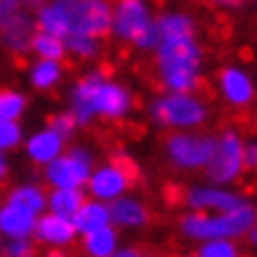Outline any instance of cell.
Instances as JSON below:
<instances>
[{"mask_svg": "<svg viewBox=\"0 0 257 257\" xmlns=\"http://www.w3.org/2000/svg\"><path fill=\"white\" fill-rule=\"evenodd\" d=\"M158 18L148 0H115L112 5V35L122 43L135 45L145 33L155 28Z\"/></svg>", "mask_w": 257, "mask_h": 257, "instance_id": "ba28073f", "label": "cell"}, {"mask_svg": "<svg viewBox=\"0 0 257 257\" xmlns=\"http://www.w3.org/2000/svg\"><path fill=\"white\" fill-rule=\"evenodd\" d=\"M5 202L18 205V207H23V210H28V212L38 215V217L45 215V210H48V195H45V190L40 185H33V182H25V185L13 187L8 192V200Z\"/></svg>", "mask_w": 257, "mask_h": 257, "instance_id": "d6986e66", "label": "cell"}, {"mask_svg": "<svg viewBox=\"0 0 257 257\" xmlns=\"http://www.w3.org/2000/svg\"><path fill=\"white\" fill-rule=\"evenodd\" d=\"M217 8H225V10H237L245 5V0H212Z\"/></svg>", "mask_w": 257, "mask_h": 257, "instance_id": "1f68e13d", "label": "cell"}, {"mask_svg": "<svg viewBox=\"0 0 257 257\" xmlns=\"http://www.w3.org/2000/svg\"><path fill=\"white\" fill-rule=\"evenodd\" d=\"M158 30H160V43L195 38V20L185 13H163L158 15Z\"/></svg>", "mask_w": 257, "mask_h": 257, "instance_id": "ffe728a7", "label": "cell"}, {"mask_svg": "<svg viewBox=\"0 0 257 257\" xmlns=\"http://www.w3.org/2000/svg\"><path fill=\"white\" fill-rule=\"evenodd\" d=\"M155 60L160 83L168 92H195L200 87L202 50L197 45V38L163 40Z\"/></svg>", "mask_w": 257, "mask_h": 257, "instance_id": "3957f363", "label": "cell"}, {"mask_svg": "<svg viewBox=\"0 0 257 257\" xmlns=\"http://www.w3.org/2000/svg\"><path fill=\"white\" fill-rule=\"evenodd\" d=\"M112 257H140V252H138V250H133V247H120Z\"/></svg>", "mask_w": 257, "mask_h": 257, "instance_id": "836d02e7", "label": "cell"}, {"mask_svg": "<svg viewBox=\"0 0 257 257\" xmlns=\"http://www.w3.org/2000/svg\"><path fill=\"white\" fill-rule=\"evenodd\" d=\"M217 150V138L200 133H172L165 143V153L180 170H205Z\"/></svg>", "mask_w": 257, "mask_h": 257, "instance_id": "8992f818", "label": "cell"}, {"mask_svg": "<svg viewBox=\"0 0 257 257\" xmlns=\"http://www.w3.org/2000/svg\"><path fill=\"white\" fill-rule=\"evenodd\" d=\"M75 222V230L78 235H90L95 230H102V227H110L112 225V212H110V205L107 202H100L95 197L85 200V205L78 210V215L73 217Z\"/></svg>", "mask_w": 257, "mask_h": 257, "instance_id": "e0dca14e", "label": "cell"}, {"mask_svg": "<svg viewBox=\"0 0 257 257\" xmlns=\"http://www.w3.org/2000/svg\"><path fill=\"white\" fill-rule=\"evenodd\" d=\"M8 175V160H5V155L0 158V177H5Z\"/></svg>", "mask_w": 257, "mask_h": 257, "instance_id": "e575fe53", "label": "cell"}, {"mask_svg": "<svg viewBox=\"0 0 257 257\" xmlns=\"http://www.w3.org/2000/svg\"><path fill=\"white\" fill-rule=\"evenodd\" d=\"M257 227V207L252 202H242L230 212H187L180 220V230L185 237L207 242V240H235L250 235Z\"/></svg>", "mask_w": 257, "mask_h": 257, "instance_id": "277c9868", "label": "cell"}, {"mask_svg": "<svg viewBox=\"0 0 257 257\" xmlns=\"http://www.w3.org/2000/svg\"><path fill=\"white\" fill-rule=\"evenodd\" d=\"M45 257H68V255H65L63 250H50V252H48Z\"/></svg>", "mask_w": 257, "mask_h": 257, "instance_id": "d590c367", "label": "cell"}, {"mask_svg": "<svg viewBox=\"0 0 257 257\" xmlns=\"http://www.w3.org/2000/svg\"><path fill=\"white\" fill-rule=\"evenodd\" d=\"M23 140V127L18 120H0V150L8 153V150H15Z\"/></svg>", "mask_w": 257, "mask_h": 257, "instance_id": "83f0119b", "label": "cell"}, {"mask_svg": "<svg viewBox=\"0 0 257 257\" xmlns=\"http://www.w3.org/2000/svg\"><path fill=\"white\" fill-rule=\"evenodd\" d=\"M130 182H133L130 168L115 160V163H105L92 170L90 180H87V192H90V197L112 205L115 200L125 197V192L130 190Z\"/></svg>", "mask_w": 257, "mask_h": 257, "instance_id": "30bf717a", "label": "cell"}, {"mask_svg": "<svg viewBox=\"0 0 257 257\" xmlns=\"http://www.w3.org/2000/svg\"><path fill=\"white\" fill-rule=\"evenodd\" d=\"M48 127H53L55 133H60V135L68 140V138H73V133H75L80 125H78L75 115L68 110V112H58V115H53V117H50V122H48Z\"/></svg>", "mask_w": 257, "mask_h": 257, "instance_id": "f1b7e54d", "label": "cell"}, {"mask_svg": "<svg viewBox=\"0 0 257 257\" xmlns=\"http://www.w3.org/2000/svg\"><path fill=\"white\" fill-rule=\"evenodd\" d=\"M3 257H35V247L30 240H8L3 247Z\"/></svg>", "mask_w": 257, "mask_h": 257, "instance_id": "f546056e", "label": "cell"}, {"mask_svg": "<svg viewBox=\"0 0 257 257\" xmlns=\"http://www.w3.org/2000/svg\"><path fill=\"white\" fill-rule=\"evenodd\" d=\"M35 18L40 30L63 40L73 35L102 38L112 30V5L107 0H48Z\"/></svg>", "mask_w": 257, "mask_h": 257, "instance_id": "6da1fadb", "label": "cell"}, {"mask_svg": "<svg viewBox=\"0 0 257 257\" xmlns=\"http://www.w3.org/2000/svg\"><path fill=\"white\" fill-rule=\"evenodd\" d=\"M40 60H63L68 48H65V40L53 35V33H45V30H38L35 38H33V48H30Z\"/></svg>", "mask_w": 257, "mask_h": 257, "instance_id": "cb8c5ba5", "label": "cell"}, {"mask_svg": "<svg viewBox=\"0 0 257 257\" xmlns=\"http://www.w3.org/2000/svg\"><path fill=\"white\" fill-rule=\"evenodd\" d=\"M38 215L5 202L0 207V232L5 240H30V235H35L38 230Z\"/></svg>", "mask_w": 257, "mask_h": 257, "instance_id": "9a60e30c", "label": "cell"}, {"mask_svg": "<svg viewBox=\"0 0 257 257\" xmlns=\"http://www.w3.org/2000/svg\"><path fill=\"white\" fill-rule=\"evenodd\" d=\"M92 155L85 148H73L45 165V182L53 190H83L92 175Z\"/></svg>", "mask_w": 257, "mask_h": 257, "instance_id": "52a82bcc", "label": "cell"}, {"mask_svg": "<svg viewBox=\"0 0 257 257\" xmlns=\"http://www.w3.org/2000/svg\"><path fill=\"white\" fill-rule=\"evenodd\" d=\"M217 87H220V95L225 97V102L232 107H247L257 95V85L252 83L250 73L242 70L240 65L222 68L217 75Z\"/></svg>", "mask_w": 257, "mask_h": 257, "instance_id": "7c38bea8", "label": "cell"}, {"mask_svg": "<svg viewBox=\"0 0 257 257\" xmlns=\"http://www.w3.org/2000/svg\"><path fill=\"white\" fill-rule=\"evenodd\" d=\"M195 257H242L235 240H207L200 242Z\"/></svg>", "mask_w": 257, "mask_h": 257, "instance_id": "4316f807", "label": "cell"}, {"mask_svg": "<svg viewBox=\"0 0 257 257\" xmlns=\"http://www.w3.org/2000/svg\"><path fill=\"white\" fill-rule=\"evenodd\" d=\"M25 95L18 90H3L0 92V120H20L25 112Z\"/></svg>", "mask_w": 257, "mask_h": 257, "instance_id": "d4e9b609", "label": "cell"}, {"mask_svg": "<svg viewBox=\"0 0 257 257\" xmlns=\"http://www.w3.org/2000/svg\"><path fill=\"white\" fill-rule=\"evenodd\" d=\"M65 48L68 53H73L75 58H83L90 60L100 53V38H92V35H73V38H65Z\"/></svg>", "mask_w": 257, "mask_h": 257, "instance_id": "484cf974", "label": "cell"}, {"mask_svg": "<svg viewBox=\"0 0 257 257\" xmlns=\"http://www.w3.org/2000/svg\"><path fill=\"white\" fill-rule=\"evenodd\" d=\"M133 110V95L127 87L105 78V73L92 70L70 92V112L75 115L78 125H90L92 117L120 120Z\"/></svg>", "mask_w": 257, "mask_h": 257, "instance_id": "7a4b0ae2", "label": "cell"}, {"mask_svg": "<svg viewBox=\"0 0 257 257\" xmlns=\"http://www.w3.org/2000/svg\"><path fill=\"white\" fill-rule=\"evenodd\" d=\"M85 195L83 190H50L48 195V212L60 215V217H75L78 210L85 205Z\"/></svg>", "mask_w": 257, "mask_h": 257, "instance_id": "7402d4cb", "label": "cell"}, {"mask_svg": "<svg viewBox=\"0 0 257 257\" xmlns=\"http://www.w3.org/2000/svg\"><path fill=\"white\" fill-rule=\"evenodd\" d=\"M245 202L242 195L225 190L222 185H195L185 192V205L195 212H230Z\"/></svg>", "mask_w": 257, "mask_h": 257, "instance_id": "8fae6325", "label": "cell"}, {"mask_svg": "<svg viewBox=\"0 0 257 257\" xmlns=\"http://www.w3.org/2000/svg\"><path fill=\"white\" fill-rule=\"evenodd\" d=\"M245 168L247 170H257V140L245 143Z\"/></svg>", "mask_w": 257, "mask_h": 257, "instance_id": "4dcf8cb0", "label": "cell"}, {"mask_svg": "<svg viewBox=\"0 0 257 257\" xmlns=\"http://www.w3.org/2000/svg\"><path fill=\"white\" fill-rule=\"evenodd\" d=\"M75 235H78V230H75V222L70 217H60V215L45 212L38 220L35 237H38V242H43L48 247H65V245H70L75 240Z\"/></svg>", "mask_w": 257, "mask_h": 257, "instance_id": "2e32d148", "label": "cell"}, {"mask_svg": "<svg viewBox=\"0 0 257 257\" xmlns=\"http://www.w3.org/2000/svg\"><path fill=\"white\" fill-rule=\"evenodd\" d=\"M185 257H190V255H185Z\"/></svg>", "mask_w": 257, "mask_h": 257, "instance_id": "f35d334b", "label": "cell"}, {"mask_svg": "<svg viewBox=\"0 0 257 257\" xmlns=\"http://www.w3.org/2000/svg\"><path fill=\"white\" fill-rule=\"evenodd\" d=\"M140 257H155V255H140Z\"/></svg>", "mask_w": 257, "mask_h": 257, "instance_id": "74e56055", "label": "cell"}, {"mask_svg": "<svg viewBox=\"0 0 257 257\" xmlns=\"http://www.w3.org/2000/svg\"><path fill=\"white\" fill-rule=\"evenodd\" d=\"M63 150H65V138L53 127H43L25 140V155L35 165H50L63 155Z\"/></svg>", "mask_w": 257, "mask_h": 257, "instance_id": "5bb4252c", "label": "cell"}, {"mask_svg": "<svg viewBox=\"0 0 257 257\" xmlns=\"http://www.w3.org/2000/svg\"><path fill=\"white\" fill-rule=\"evenodd\" d=\"M0 28H3V45L10 53H28L33 48V38L40 30L38 28V18H33L28 10H20L15 15L0 18Z\"/></svg>", "mask_w": 257, "mask_h": 257, "instance_id": "4fadbf2b", "label": "cell"}, {"mask_svg": "<svg viewBox=\"0 0 257 257\" xmlns=\"http://www.w3.org/2000/svg\"><path fill=\"white\" fill-rule=\"evenodd\" d=\"M245 168V143L237 133L227 130L217 138V150L210 160V165L205 168V175L212 185H230L235 182Z\"/></svg>", "mask_w": 257, "mask_h": 257, "instance_id": "9c48e42d", "label": "cell"}, {"mask_svg": "<svg viewBox=\"0 0 257 257\" xmlns=\"http://www.w3.org/2000/svg\"><path fill=\"white\" fill-rule=\"evenodd\" d=\"M18 3H20V8H23V10H35V13H38L48 0H18Z\"/></svg>", "mask_w": 257, "mask_h": 257, "instance_id": "d6a6232c", "label": "cell"}, {"mask_svg": "<svg viewBox=\"0 0 257 257\" xmlns=\"http://www.w3.org/2000/svg\"><path fill=\"white\" fill-rule=\"evenodd\" d=\"M83 250L87 257H112L120 247H117V230L115 225L95 230L90 235H83Z\"/></svg>", "mask_w": 257, "mask_h": 257, "instance_id": "44dd1931", "label": "cell"}, {"mask_svg": "<svg viewBox=\"0 0 257 257\" xmlns=\"http://www.w3.org/2000/svg\"><path fill=\"white\" fill-rule=\"evenodd\" d=\"M30 85L35 90H50L63 78V60H35L30 65Z\"/></svg>", "mask_w": 257, "mask_h": 257, "instance_id": "603a6c76", "label": "cell"}, {"mask_svg": "<svg viewBox=\"0 0 257 257\" xmlns=\"http://www.w3.org/2000/svg\"><path fill=\"white\" fill-rule=\"evenodd\" d=\"M110 212H112V225L115 227H127V230H135V227H143L148 225L150 215H148V207L138 200V197H120L110 205Z\"/></svg>", "mask_w": 257, "mask_h": 257, "instance_id": "ac0fdd59", "label": "cell"}, {"mask_svg": "<svg viewBox=\"0 0 257 257\" xmlns=\"http://www.w3.org/2000/svg\"><path fill=\"white\" fill-rule=\"evenodd\" d=\"M250 240H252V245H255V250H257V227L250 232Z\"/></svg>", "mask_w": 257, "mask_h": 257, "instance_id": "8d00e7d4", "label": "cell"}, {"mask_svg": "<svg viewBox=\"0 0 257 257\" xmlns=\"http://www.w3.org/2000/svg\"><path fill=\"white\" fill-rule=\"evenodd\" d=\"M150 117L170 130H195L207 120V105L195 92H160L150 102Z\"/></svg>", "mask_w": 257, "mask_h": 257, "instance_id": "5b68a950", "label": "cell"}]
</instances>
